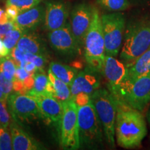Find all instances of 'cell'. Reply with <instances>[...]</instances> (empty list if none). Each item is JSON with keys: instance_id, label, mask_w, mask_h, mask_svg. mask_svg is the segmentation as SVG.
I'll list each match as a JSON object with an SVG mask.
<instances>
[{"instance_id": "obj_1", "label": "cell", "mask_w": 150, "mask_h": 150, "mask_svg": "<svg viewBox=\"0 0 150 150\" xmlns=\"http://www.w3.org/2000/svg\"><path fill=\"white\" fill-rule=\"evenodd\" d=\"M115 100L117 115L115 132L118 145L125 149L139 147L147 134L145 117L140 110Z\"/></svg>"}, {"instance_id": "obj_2", "label": "cell", "mask_w": 150, "mask_h": 150, "mask_svg": "<svg viewBox=\"0 0 150 150\" xmlns=\"http://www.w3.org/2000/svg\"><path fill=\"white\" fill-rule=\"evenodd\" d=\"M83 47L88 68L102 73L106 52L102 19L99 11L95 7H93L92 21L84 38Z\"/></svg>"}, {"instance_id": "obj_3", "label": "cell", "mask_w": 150, "mask_h": 150, "mask_svg": "<svg viewBox=\"0 0 150 150\" xmlns=\"http://www.w3.org/2000/svg\"><path fill=\"white\" fill-rule=\"evenodd\" d=\"M120 58L125 65L132 63L150 48V21H141L125 29Z\"/></svg>"}, {"instance_id": "obj_4", "label": "cell", "mask_w": 150, "mask_h": 150, "mask_svg": "<svg viewBox=\"0 0 150 150\" xmlns=\"http://www.w3.org/2000/svg\"><path fill=\"white\" fill-rule=\"evenodd\" d=\"M95 111L102 123L105 141L110 147H115V127L117 104L113 95L104 88H99L91 95Z\"/></svg>"}, {"instance_id": "obj_5", "label": "cell", "mask_w": 150, "mask_h": 150, "mask_svg": "<svg viewBox=\"0 0 150 150\" xmlns=\"http://www.w3.org/2000/svg\"><path fill=\"white\" fill-rule=\"evenodd\" d=\"M80 147H100L104 138V130L92 102L77 106Z\"/></svg>"}, {"instance_id": "obj_6", "label": "cell", "mask_w": 150, "mask_h": 150, "mask_svg": "<svg viewBox=\"0 0 150 150\" xmlns=\"http://www.w3.org/2000/svg\"><path fill=\"white\" fill-rule=\"evenodd\" d=\"M115 99L140 111L150 102V74L133 81H123L110 92Z\"/></svg>"}, {"instance_id": "obj_7", "label": "cell", "mask_w": 150, "mask_h": 150, "mask_svg": "<svg viewBox=\"0 0 150 150\" xmlns=\"http://www.w3.org/2000/svg\"><path fill=\"white\" fill-rule=\"evenodd\" d=\"M63 112L60 124V143L63 149L80 147L77 106L73 99L63 103Z\"/></svg>"}, {"instance_id": "obj_8", "label": "cell", "mask_w": 150, "mask_h": 150, "mask_svg": "<svg viewBox=\"0 0 150 150\" xmlns=\"http://www.w3.org/2000/svg\"><path fill=\"white\" fill-rule=\"evenodd\" d=\"M106 54L115 56L120 53L125 31V20L120 13L101 16Z\"/></svg>"}, {"instance_id": "obj_9", "label": "cell", "mask_w": 150, "mask_h": 150, "mask_svg": "<svg viewBox=\"0 0 150 150\" xmlns=\"http://www.w3.org/2000/svg\"><path fill=\"white\" fill-rule=\"evenodd\" d=\"M7 104L14 119L22 122H33L41 118L36 102L27 94H11L7 99Z\"/></svg>"}, {"instance_id": "obj_10", "label": "cell", "mask_w": 150, "mask_h": 150, "mask_svg": "<svg viewBox=\"0 0 150 150\" xmlns=\"http://www.w3.org/2000/svg\"><path fill=\"white\" fill-rule=\"evenodd\" d=\"M93 7L86 4L75 6L71 13L70 27L79 45H83L84 38L92 21Z\"/></svg>"}, {"instance_id": "obj_11", "label": "cell", "mask_w": 150, "mask_h": 150, "mask_svg": "<svg viewBox=\"0 0 150 150\" xmlns=\"http://www.w3.org/2000/svg\"><path fill=\"white\" fill-rule=\"evenodd\" d=\"M30 96L36 102L41 118L47 125H60L63 112V103L47 94Z\"/></svg>"}, {"instance_id": "obj_12", "label": "cell", "mask_w": 150, "mask_h": 150, "mask_svg": "<svg viewBox=\"0 0 150 150\" xmlns=\"http://www.w3.org/2000/svg\"><path fill=\"white\" fill-rule=\"evenodd\" d=\"M47 38L52 48L60 53L65 55H74L78 52L79 45L68 24L61 29L50 31Z\"/></svg>"}, {"instance_id": "obj_13", "label": "cell", "mask_w": 150, "mask_h": 150, "mask_svg": "<svg viewBox=\"0 0 150 150\" xmlns=\"http://www.w3.org/2000/svg\"><path fill=\"white\" fill-rule=\"evenodd\" d=\"M102 73L107 81L109 91L111 92L125 80L127 67L123 62L115 59V56L106 54Z\"/></svg>"}, {"instance_id": "obj_14", "label": "cell", "mask_w": 150, "mask_h": 150, "mask_svg": "<svg viewBox=\"0 0 150 150\" xmlns=\"http://www.w3.org/2000/svg\"><path fill=\"white\" fill-rule=\"evenodd\" d=\"M68 18L66 6L62 1H49L46 4L45 27L49 31L65 27Z\"/></svg>"}, {"instance_id": "obj_15", "label": "cell", "mask_w": 150, "mask_h": 150, "mask_svg": "<svg viewBox=\"0 0 150 150\" xmlns=\"http://www.w3.org/2000/svg\"><path fill=\"white\" fill-rule=\"evenodd\" d=\"M96 73L88 68L78 72L70 86L72 99L79 93L91 95L95 91L100 88V81Z\"/></svg>"}, {"instance_id": "obj_16", "label": "cell", "mask_w": 150, "mask_h": 150, "mask_svg": "<svg viewBox=\"0 0 150 150\" xmlns=\"http://www.w3.org/2000/svg\"><path fill=\"white\" fill-rule=\"evenodd\" d=\"M45 10L42 6H36L32 8L20 13L15 19L14 23L17 27L24 31L35 29L45 20Z\"/></svg>"}, {"instance_id": "obj_17", "label": "cell", "mask_w": 150, "mask_h": 150, "mask_svg": "<svg viewBox=\"0 0 150 150\" xmlns=\"http://www.w3.org/2000/svg\"><path fill=\"white\" fill-rule=\"evenodd\" d=\"M10 129L12 138L13 149L38 150L43 149L38 142L36 141L33 137L29 136L16 123L11 124Z\"/></svg>"}, {"instance_id": "obj_18", "label": "cell", "mask_w": 150, "mask_h": 150, "mask_svg": "<svg viewBox=\"0 0 150 150\" xmlns=\"http://www.w3.org/2000/svg\"><path fill=\"white\" fill-rule=\"evenodd\" d=\"M125 65L127 75L123 81H133L150 74V48L134 62Z\"/></svg>"}, {"instance_id": "obj_19", "label": "cell", "mask_w": 150, "mask_h": 150, "mask_svg": "<svg viewBox=\"0 0 150 150\" xmlns=\"http://www.w3.org/2000/svg\"><path fill=\"white\" fill-rule=\"evenodd\" d=\"M17 47L24 53L45 56L46 48L44 43L37 34L26 31L17 44Z\"/></svg>"}, {"instance_id": "obj_20", "label": "cell", "mask_w": 150, "mask_h": 150, "mask_svg": "<svg viewBox=\"0 0 150 150\" xmlns=\"http://www.w3.org/2000/svg\"><path fill=\"white\" fill-rule=\"evenodd\" d=\"M50 70L54 74V76L65 82L70 87L78 74L77 70L74 67L57 62L50 63Z\"/></svg>"}, {"instance_id": "obj_21", "label": "cell", "mask_w": 150, "mask_h": 150, "mask_svg": "<svg viewBox=\"0 0 150 150\" xmlns=\"http://www.w3.org/2000/svg\"><path fill=\"white\" fill-rule=\"evenodd\" d=\"M48 80L52 83L54 91V97L61 102H65L72 99L70 87L63 81L58 79L49 69L47 74Z\"/></svg>"}, {"instance_id": "obj_22", "label": "cell", "mask_w": 150, "mask_h": 150, "mask_svg": "<svg viewBox=\"0 0 150 150\" xmlns=\"http://www.w3.org/2000/svg\"><path fill=\"white\" fill-rule=\"evenodd\" d=\"M47 75L45 73L35 72L34 74V83L33 88L27 93L29 95H42L46 93V88L48 83Z\"/></svg>"}, {"instance_id": "obj_23", "label": "cell", "mask_w": 150, "mask_h": 150, "mask_svg": "<svg viewBox=\"0 0 150 150\" xmlns=\"http://www.w3.org/2000/svg\"><path fill=\"white\" fill-rule=\"evenodd\" d=\"M97 2L104 8L114 12L125 11L130 6L129 0H97Z\"/></svg>"}, {"instance_id": "obj_24", "label": "cell", "mask_w": 150, "mask_h": 150, "mask_svg": "<svg viewBox=\"0 0 150 150\" xmlns=\"http://www.w3.org/2000/svg\"><path fill=\"white\" fill-rule=\"evenodd\" d=\"M16 67V65L9 55L0 58V71L8 80L12 81L15 80Z\"/></svg>"}, {"instance_id": "obj_25", "label": "cell", "mask_w": 150, "mask_h": 150, "mask_svg": "<svg viewBox=\"0 0 150 150\" xmlns=\"http://www.w3.org/2000/svg\"><path fill=\"white\" fill-rule=\"evenodd\" d=\"M25 32L26 31H24V30L17 27L16 29L11 30L4 35V37L2 38L3 42L9 52L16 47L18 40Z\"/></svg>"}, {"instance_id": "obj_26", "label": "cell", "mask_w": 150, "mask_h": 150, "mask_svg": "<svg viewBox=\"0 0 150 150\" xmlns=\"http://www.w3.org/2000/svg\"><path fill=\"white\" fill-rule=\"evenodd\" d=\"M41 1L42 0H7L6 6H14L20 13L36 6L41 2Z\"/></svg>"}, {"instance_id": "obj_27", "label": "cell", "mask_w": 150, "mask_h": 150, "mask_svg": "<svg viewBox=\"0 0 150 150\" xmlns=\"http://www.w3.org/2000/svg\"><path fill=\"white\" fill-rule=\"evenodd\" d=\"M13 149V142L11 134L7 127L0 125V150Z\"/></svg>"}, {"instance_id": "obj_28", "label": "cell", "mask_w": 150, "mask_h": 150, "mask_svg": "<svg viewBox=\"0 0 150 150\" xmlns=\"http://www.w3.org/2000/svg\"><path fill=\"white\" fill-rule=\"evenodd\" d=\"M26 61L31 62L35 65L38 68L39 71L43 72V69L47 63V59L45 56L38 55V54H33L29 53H25L24 54Z\"/></svg>"}, {"instance_id": "obj_29", "label": "cell", "mask_w": 150, "mask_h": 150, "mask_svg": "<svg viewBox=\"0 0 150 150\" xmlns=\"http://www.w3.org/2000/svg\"><path fill=\"white\" fill-rule=\"evenodd\" d=\"M24 54H25L24 52L21 51L18 47H16L12 50H11L8 55L13 61L17 67H24L26 63H27L25 57H24Z\"/></svg>"}, {"instance_id": "obj_30", "label": "cell", "mask_w": 150, "mask_h": 150, "mask_svg": "<svg viewBox=\"0 0 150 150\" xmlns=\"http://www.w3.org/2000/svg\"><path fill=\"white\" fill-rule=\"evenodd\" d=\"M0 88L6 99L13 91V81L6 78V76L1 71H0Z\"/></svg>"}, {"instance_id": "obj_31", "label": "cell", "mask_w": 150, "mask_h": 150, "mask_svg": "<svg viewBox=\"0 0 150 150\" xmlns=\"http://www.w3.org/2000/svg\"><path fill=\"white\" fill-rule=\"evenodd\" d=\"M6 104V102L0 101V125L8 128L10 126L11 117Z\"/></svg>"}, {"instance_id": "obj_32", "label": "cell", "mask_w": 150, "mask_h": 150, "mask_svg": "<svg viewBox=\"0 0 150 150\" xmlns=\"http://www.w3.org/2000/svg\"><path fill=\"white\" fill-rule=\"evenodd\" d=\"M74 102L76 103V106H81L88 104L91 102V95H88L85 93H79L76 95L73 99Z\"/></svg>"}, {"instance_id": "obj_33", "label": "cell", "mask_w": 150, "mask_h": 150, "mask_svg": "<svg viewBox=\"0 0 150 150\" xmlns=\"http://www.w3.org/2000/svg\"><path fill=\"white\" fill-rule=\"evenodd\" d=\"M17 27H18L16 25L13 21H8L4 24H0V35H1V38H3L8 31L16 29Z\"/></svg>"}, {"instance_id": "obj_34", "label": "cell", "mask_w": 150, "mask_h": 150, "mask_svg": "<svg viewBox=\"0 0 150 150\" xmlns=\"http://www.w3.org/2000/svg\"><path fill=\"white\" fill-rule=\"evenodd\" d=\"M32 74L28 72L24 67H17L16 70V79L24 82Z\"/></svg>"}, {"instance_id": "obj_35", "label": "cell", "mask_w": 150, "mask_h": 150, "mask_svg": "<svg viewBox=\"0 0 150 150\" xmlns=\"http://www.w3.org/2000/svg\"><path fill=\"white\" fill-rule=\"evenodd\" d=\"M6 13L8 16L9 20L11 21H14L15 19L17 18V16L20 14V12L16 8L12 6H6Z\"/></svg>"}, {"instance_id": "obj_36", "label": "cell", "mask_w": 150, "mask_h": 150, "mask_svg": "<svg viewBox=\"0 0 150 150\" xmlns=\"http://www.w3.org/2000/svg\"><path fill=\"white\" fill-rule=\"evenodd\" d=\"M24 68L28 72H29L30 74H34L35 72H38L39 71L38 68L36 65L33 64V63H31V62L27 61L25 65H24Z\"/></svg>"}, {"instance_id": "obj_37", "label": "cell", "mask_w": 150, "mask_h": 150, "mask_svg": "<svg viewBox=\"0 0 150 150\" xmlns=\"http://www.w3.org/2000/svg\"><path fill=\"white\" fill-rule=\"evenodd\" d=\"M9 53H10V52L5 47L2 39H0V58L5 57V56H8Z\"/></svg>"}, {"instance_id": "obj_38", "label": "cell", "mask_w": 150, "mask_h": 150, "mask_svg": "<svg viewBox=\"0 0 150 150\" xmlns=\"http://www.w3.org/2000/svg\"><path fill=\"white\" fill-rule=\"evenodd\" d=\"M0 101H2V102H4L6 103L7 102V99L5 97L4 95V94L2 93V91H1V88H0Z\"/></svg>"}, {"instance_id": "obj_39", "label": "cell", "mask_w": 150, "mask_h": 150, "mask_svg": "<svg viewBox=\"0 0 150 150\" xmlns=\"http://www.w3.org/2000/svg\"><path fill=\"white\" fill-rule=\"evenodd\" d=\"M147 119L148 123H149V126H150V108H149V110H148V112H147Z\"/></svg>"}, {"instance_id": "obj_40", "label": "cell", "mask_w": 150, "mask_h": 150, "mask_svg": "<svg viewBox=\"0 0 150 150\" xmlns=\"http://www.w3.org/2000/svg\"><path fill=\"white\" fill-rule=\"evenodd\" d=\"M4 13V11L2 10V9H1V8H0V18H1V16H2Z\"/></svg>"}, {"instance_id": "obj_41", "label": "cell", "mask_w": 150, "mask_h": 150, "mask_svg": "<svg viewBox=\"0 0 150 150\" xmlns=\"http://www.w3.org/2000/svg\"><path fill=\"white\" fill-rule=\"evenodd\" d=\"M0 39H2V38H1V35H0Z\"/></svg>"}]
</instances>
